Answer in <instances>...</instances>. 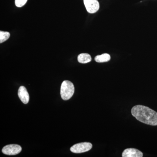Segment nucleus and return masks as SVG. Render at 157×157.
<instances>
[{
	"label": "nucleus",
	"instance_id": "f257e3e1",
	"mask_svg": "<svg viewBox=\"0 0 157 157\" xmlns=\"http://www.w3.org/2000/svg\"><path fill=\"white\" fill-rule=\"evenodd\" d=\"M132 115L139 121L151 126L157 125V113L149 107L136 105L132 108Z\"/></svg>",
	"mask_w": 157,
	"mask_h": 157
},
{
	"label": "nucleus",
	"instance_id": "f03ea898",
	"mask_svg": "<svg viewBox=\"0 0 157 157\" xmlns=\"http://www.w3.org/2000/svg\"><path fill=\"white\" fill-rule=\"evenodd\" d=\"M75 88L72 82L68 80L63 82L61 86L60 94L61 98L64 101L69 100L73 96Z\"/></svg>",
	"mask_w": 157,
	"mask_h": 157
},
{
	"label": "nucleus",
	"instance_id": "7ed1b4c3",
	"mask_svg": "<svg viewBox=\"0 0 157 157\" xmlns=\"http://www.w3.org/2000/svg\"><path fill=\"white\" fill-rule=\"evenodd\" d=\"M92 144L89 142H82L74 144L70 148V151L74 153H81L90 151Z\"/></svg>",
	"mask_w": 157,
	"mask_h": 157
},
{
	"label": "nucleus",
	"instance_id": "20e7f679",
	"mask_svg": "<svg viewBox=\"0 0 157 157\" xmlns=\"http://www.w3.org/2000/svg\"><path fill=\"white\" fill-rule=\"evenodd\" d=\"M21 147L17 144H9L4 147L2 151L4 154L9 155H14L18 154L21 151Z\"/></svg>",
	"mask_w": 157,
	"mask_h": 157
},
{
	"label": "nucleus",
	"instance_id": "39448f33",
	"mask_svg": "<svg viewBox=\"0 0 157 157\" xmlns=\"http://www.w3.org/2000/svg\"><path fill=\"white\" fill-rule=\"evenodd\" d=\"M83 2L87 12L90 14L96 13L100 8L98 0H83Z\"/></svg>",
	"mask_w": 157,
	"mask_h": 157
},
{
	"label": "nucleus",
	"instance_id": "423d86ee",
	"mask_svg": "<svg viewBox=\"0 0 157 157\" xmlns=\"http://www.w3.org/2000/svg\"><path fill=\"white\" fill-rule=\"evenodd\" d=\"M143 153L140 151L135 148H127L122 153L123 157H142Z\"/></svg>",
	"mask_w": 157,
	"mask_h": 157
},
{
	"label": "nucleus",
	"instance_id": "0eeeda50",
	"mask_svg": "<svg viewBox=\"0 0 157 157\" xmlns=\"http://www.w3.org/2000/svg\"><path fill=\"white\" fill-rule=\"evenodd\" d=\"M18 96L23 104H27L29 101V95L25 86H21L18 90Z\"/></svg>",
	"mask_w": 157,
	"mask_h": 157
},
{
	"label": "nucleus",
	"instance_id": "6e6552de",
	"mask_svg": "<svg viewBox=\"0 0 157 157\" xmlns=\"http://www.w3.org/2000/svg\"><path fill=\"white\" fill-rule=\"evenodd\" d=\"M91 56L88 53H81L78 56V61L80 63L85 64L91 61Z\"/></svg>",
	"mask_w": 157,
	"mask_h": 157
},
{
	"label": "nucleus",
	"instance_id": "1a4fd4ad",
	"mask_svg": "<svg viewBox=\"0 0 157 157\" xmlns=\"http://www.w3.org/2000/svg\"><path fill=\"white\" fill-rule=\"evenodd\" d=\"M110 55L107 53H104L101 55H98L95 58V60L98 63H105L110 60Z\"/></svg>",
	"mask_w": 157,
	"mask_h": 157
},
{
	"label": "nucleus",
	"instance_id": "9d476101",
	"mask_svg": "<svg viewBox=\"0 0 157 157\" xmlns=\"http://www.w3.org/2000/svg\"><path fill=\"white\" fill-rule=\"evenodd\" d=\"M10 36L9 32L0 31V43H2L7 41Z\"/></svg>",
	"mask_w": 157,
	"mask_h": 157
},
{
	"label": "nucleus",
	"instance_id": "9b49d317",
	"mask_svg": "<svg viewBox=\"0 0 157 157\" xmlns=\"http://www.w3.org/2000/svg\"><path fill=\"white\" fill-rule=\"evenodd\" d=\"M28 0H15V6L18 8H21L25 6Z\"/></svg>",
	"mask_w": 157,
	"mask_h": 157
}]
</instances>
